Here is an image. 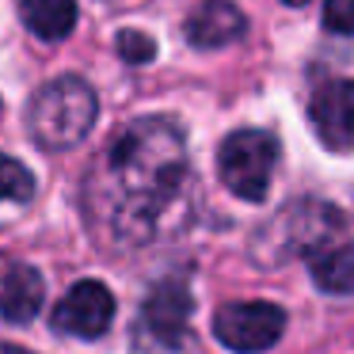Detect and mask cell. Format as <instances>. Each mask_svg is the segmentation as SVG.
I'll return each instance as SVG.
<instances>
[{"mask_svg":"<svg viewBox=\"0 0 354 354\" xmlns=\"http://www.w3.org/2000/svg\"><path fill=\"white\" fill-rule=\"evenodd\" d=\"M191 194L183 126L145 115L118 126L80 183V206L107 248H145L176 229Z\"/></svg>","mask_w":354,"mask_h":354,"instance_id":"6da1fadb","label":"cell"},{"mask_svg":"<svg viewBox=\"0 0 354 354\" xmlns=\"http://www.w3.org/2000/svg\"><path fill=\"white\" fill-rule=\"evenodd\" d=\"M95 118H100L95 88L80 77H57L35 92L31 107H27V130L42 149L65 153L92 133Z\"/></svg>","mask_w":354,"mask_h":354,"instance_id":"7a4b0ae2","label":"cell"},{"mask_svg":"<svg viewBox=\"0 0 354 354\" xmlns=\"http://www.w3.org/2000/svg\"><path fill=\"white\" fill-rule=\"evenodd\" d=\"M346 240V217L339 206L320 198H297L290 206L278 209V217L255 236V259L259 263H278L293 259V255H313L320 248Z\"/></svg>","mask_w":354,"mask_h":354,"instance_id":"3957f363","label":"cell"},{"mask_svg":"<svg viewBox=\"0 0 354 354\" xmlns=\"http://www.w3.org/2000/svg\"><path fill=\"white\" fill-rule=\"evenodd\" d=\"M282 145L270 130H236L217 149V176L236 198L263 202L274 179Z\"/></svg>","mask_w":354,"mask_h":354,"instance_id":"277c9868","label":"cell"},{"mask_svg":"<svg viewBox=\"0 0 354 354\" xmlns=\"http://www.w3.org/2000/svg\"><path fill=\"white\" fill-rule=\"evenodd\" d=\"M286 308L270 301H229L214 313V335L232 354H263L282 339Z\"/></svg>","mask_w":354,"mask_h":354,"instance_id":"5b68a950","label":"cell"},{"mask_svg":"<svg viewBox=\"0 0 354 354\" xmlns=\"http://www.w3.org/2000/svg\"><path fill=\"white\" fill-rule=\"evenodd\" d=\"M194 297L191 286L183 278H160L141 301L138 331H145L149 343L164 346V351H179L187 343V328H191Z\"/></svg>","mask_w":354,"mask_h":354,"instance_id":"8992f818","label":"cell"},{"mask_svg":"<svg viewBox=\"0 0 354 354\" xmlns=\"http://www.w3.org/2000/svg\"><path fill=\"white\" fill-rule=\"evenodd\" d=\"M111 320H115V293L95 278L77 282L50 313L54 331L73 339H100L111 328Z\"/></svg>","mask_w":354,"mask_h":354,"instance_id":"52a82bcc","label":"cell"},{"mask_svg":"<svg viewBox=\"0 0 354 354\" xmlns=\"http://www.w3.org/2000/svg\"><path fill=\"white\" fill-rule=\"evenodd\" d=\"M308 122H313L316 138L335 153L351 149L354 133V84L346 77H331L308 100Z\"/></svg>","mask_w":354,"mask_h":354,"instance_id":"ba28073f","label":"cell"},{"mask_svg":"<svg viewBox=\"0 0 354 354\" xmlns=\"http://www.w3.org/2000/svg\"><path fill=\"white\" fill-rule=\"evenodd\" d=\"M46 282L31 263L0 255V316L8 324H31L42 313Z\"/></svg>","mask_w":354,"mask_h":354,"instance_id":"9c48e42d","label":"cell"},{"mask_svg":"<svg viewBox=\"0 0 354 354\" xmlns=\"http://www.w3.org/2000/svg\"><path fill=\"white\" fill-rule=\"evenodd\" d=\"M244 31H248V19L232 0H202L183 24V35L194 50L229 46V42H236Z\"/></svg>","mask_w":354,"mask_h":354,"instance_id":"30bf717a","label":"cell"},{"mask_svg":"<svg viewBox=\"0 0 354 354\" xmlns=\"http://www.w3.org/2000/svg\"><path fill=\"white\" fill-rule=\"evenodd\" d=\"M308 270H313V282L320 286L324 293H331V297H351V290H354L351 240H335V244L313 252L308 255Z\"/></svg>","mask_w":354,"mask_h":354,"instance_id":"8fae6325","label":"cell"},{"mask_svg":"<svg viewBox=\"0 0 354 354\" xmlns=\"http://www.w3.org/2000/svg\"><path fill=\"white\" fill-rule=\"evenodd\" d=\"M27 31L46 42H62L77 27V0H24L19 4Z\"/></svg>","mask_w":354,"mask_h":354,"instance_id":"7c38bea8","label":"cell"},{"mask_svg":"<svg viewBox=\"0 0 354 354\" xmlns=\"http://www.w3.org/2000/svg\"><path fill=\"white\" fill-rule=\"evenodd\" d=\"M35 198V176L16 156L0 153V202H31Z\"/></svg>","mask_w":354,"mask_h":354,"instance_id":"4fadbf2b","label":"cell"},{"mask_svg":"<svg viewBox=\"0 0 354 354\" xmlns=\"http://www.w3.org/2000/svg\"><path fill=\"white\" fill-rule=\"evenodd\" d=\"M115 50H118V57H122L126 65H141V62H153V57H156L153 35L133 31V27H126V31L115 35Z\"/></svg>","mask_w":354,"mask_h":354,"instance_id":"5bb4252c","label":"cell"},{"mask_svg":"<svg viewBox=\"0 0 354 354\" xmlns=\"http://www.w3.org/2000/svg\"><path fill=\"white\" fill-rule=\"evenodd\" d=\"M324 24L335 35H351L354 31V0H328L324 4Z\"/></svg>","mask_w":354,"mask_h":354,"instance_id":"9a60e30c","label":"cell"},{"mask_svg":"<svg viewBox=\"0 0 354 354\" xmlns=\"http://www.w3.org/2000/svg\"><path fill=\"white\" fill-rule=\"evenodd\" d=\"M0 354H35L27 346H16V343H0Z\"/></svg>","mask_w":354,"mask_h":354,"instance_id":"2e32d148","label":"cell"},{"mask_svg":"<svg viewBox=\"0 0 354 354\" xmlns=\"http://www.w3.org/2000/svg\"><path fill=\"white\" fill-rule=\"evenodd\" d=\"M282 4H290V8H301V4H308V0H282Z\"/></svg>","mask_w":354,"mask_h":354,"instance_id":"e0dca14e","label":"cell"}]
</instances>
